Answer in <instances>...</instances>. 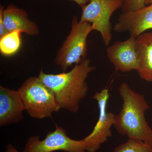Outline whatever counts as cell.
I'll return each instance as SVG.
<instances>
[{
    "label": "cell",
    "instance_id": "cell-6",
    "mask_svg": "<svg viewBox=\"0 0 152 152\" xmlns=\"http://www.w3.org/2000/svg\"><path fill=\"white\" fill-rule=\"evenodd\" d=\"M55 130L49 132L45 138L40 140L38 136L28 139L23 152H86L85 140H75L67 134L65 129L56 124Z\"/></svg>",
    "mask_w": 152,
    "mask_h": 152
},
{
    "label": "cell",
    "instance_id": "cell-17",
    "mask_svg": "<svg viewBox=\"0 0 152 152\" xmlns=\"http://www.w3.org/2000/svg\"><path fill=\"white\" fill-rule=\"evenodd\" d=\"M68 1L75 2L76 4L79 5L82 8L83 7L86 5L87 4H88L91 0H68Z\"/></svg>",
    "mask_w": 152,
    "mask_h": 152
},
{
    "label": "cell",
    "instance_id": "cell-14",
    "mask_svg": "<svg viewBox=\"0 0 152 152\" xmlns=\"http://www.w3.org/2000/svg\"><path fill=\"white\" fill-rule=\"evenodd\" d=\"M113 152H152V147L141 141L129 139L115 148Z\"/></svg>",
    "mask_w": 152,
    "mask_h": 152
},
{
    "label": "cell",
    "instance_id": "cell-19",
    "mask_svg": "<svg viewBox=\"0 0 152 152\" xmlns=\"http://www.w3.org/2000/svg\"><path fill=\"white\" fill-rule=\"evenodd\" d=\"M145 2L146 5L148 4H152V0H145Z\"/></svg>",
    "mask_w": 152,
    "mask_h": 152
},
{
    "label": "cell",
    "instance_id": "cell-9",
    "mask_svg": "<svg viewBox=\"0 0 152 152\" xmlns=\"http://www.w3.org/2000/svg\"><path fill=\"white\" fill-rule=\"evenodd\" d=\"M150 29H152V4L137 10L122 13L113 28L116 32H128L130 37L135 38Z\"/></svg>",
    "mask_w": 152,
    "mask_h": 152
},
{
    "label": "cell",
    "instance_id": "cell-10",
    "mask_svg": "<svg viewBox=\"0 0 152 152\" xmlns=\"http://www.w3.org/2000/svg\"><path fill=\"white\" fill-rule=\"evenodd\" d=\"M24 104L18 91L0 86V126L20 122L23 118Z\"/></svg>",
    "mask_w": 152,
    "mask_h": 152
},
{
    "label": "cell",
    "instance_id": "cell-3",
    "mask_svg": "<svg viewBox=\"0 0 152 152\" xmlns=\"http://www.w3.org/2000/svg\"><path fill=\"white\" fill-rule=\"evenodd\" d=\"M18 91L29 115L37 119L50 118L61 108L57 103L54 93L38 77H30Z\"/></svg>",
    "mask_w": 152,
    "mask_h": 152
},
{
    "label": "cell",
    "instance_id": "cell-15",
    "mask_svg": "<svg viewBox=\"0 0 152 152\" xmlns=\"http://www.w3.org/2000/svg\"><path fill=\"white\" fill-rule=\"evenodd\" d=\"M122 2V13L137 10L146 7L145 0H121Z\"/></svg>",
    "mask_w": 152,
    "mask_h": 152
},
{
    "label": "cell",
    "instance_id": "cell-20",
    "mask_svg": "<svg viewBox=\"0 0 152 152\" xmlns=\"http://www.w3.org/2000/svg\"><path fill=\"white\" fill-rule=\"evenodd\" d=\"M36 1H41V0H36Z\"/></svg>",
    "mask_w": 152,
    "mask_h": 152
},
{
    "label": "cell",
    "instance_id": "cell-8",
    "mask_svg": "<svg viewBox=\"0 0 152 152\" xmlns=\"http://www.w3.org/2000/svg\"><path fill=\"white\" fill-rule=\"evenodd\" d=\"M136 39L130 37L126 41H115L107 48V56L117 72H127L137 70Z\"/></svg>",
    "mask_w": 152,
    "mask_h": 152
},
{
    "label": "cell",
    "instance_id": "cell-5",
    "mask_svg": "<svg viewBox=\"0 0 152 152\" xmlns=\"http://www.w3.org/2000/svg\"><path fill=\"white\" fill-rule=\"evenodd\" d=\"M122 6L121 0H91L82 8L80 21L91 24L93 31L100 33L104 44L107 46L112 39L111 18Z\"/></svg>",
    "mask_w": 152,
    "mask_h": 152
},
{
    "label": "cell",
    "instance_id": "cell-16",
    "mask_svg": "<svg viewBox=\"0 0 152 152\" xmlns=\"http://www.w3.org/2000/svg\"><path fill=\"white\" fill-rule=\"evenodd\" d=\"M4 9L5 8L4 6H0V39L9 33L6 29L4 24L3 13Z\"/></svg>",
    "mask_w": 152,
    "mask_h": 152
},
{
    "label": "cell",
    "instance_id": "cell-7",
    "mask_svg": "<svg viewBox=\"0 0 152 152\" xmlns=\"http://www.w3.org/2000/svg\"><path fill=\"white\" fill-rule=\"evenodd\" d=\"M107 88L95 93L92 99L97 101L99 110L97 122L91 133L85 137L87 152H96L101 145L112 136V127L115 121L116 115L107 111V104L110 98Z\"/></svg>",
    "mask_w": 152,
    "mask_h": 152
},
{
    "label": "cell",
    "instance_id": "cell-1",
    "mask_svg": "<svg viewBox=\"0 0 152 152\" xmlns=\"http://www.w3.org/2000/svg\"><path fill=\"white\" fill-rule=\"evenodd\" d=\"M95 69V66H91L90 60L86 58L68 72L48 74L42 69L38 77L54 93L61 109L76 113L80 108V102L88 91L86 80Z\"/></svg>",
    "mask_w": 152,
    "mask_h": 152
},
{
    "label": "cell",
    "instance_id": "cell-11",
    "mask_svg": "<svg viewBox=\"0 0 152 152\" xmlns=\"http://www.w3.org/2000/svg\"><path fill=\"white\" fill-rule=\"evenodd\" d=\"M3 18L5 26L9 33L17 31L30 36L39 34L37 25L29 18L26 11L12 4L5 8Z\"/></svg>",
    "mask_w": 152,
    "mask_h": 152
},
{
    "label": "cell",
    "instance_id": "cell-4",
    "mask_svg": "<svg viewBox=\"0 0 152 152\" xmlns=\"http://www.w3.org/2000/svg\"><path fill=\"white\" fill-rule=\"evenodd\" d=\"M93 31L91 24L78 21L73 17L69 34L57 52L54 62L65 72L73 64H78L86 58L88 51L87 39Z\"/></svg>",
    "mask_w": 152,
    "mask_h": 152
},
{
    "label": "cell",
    "instance_id": "cell-12",
    "mask_svg": "<svg viewBox=\"0 0 152 152\" xmlns=\"http://www.w3.org/2000/svg\"><path fill=\"white\" fill-rule=\"evenodd\" d=\"M138 60L137 72L141 78L152 82V32L142 34L136 39Z\"/></svg>",
    "mask_w": 152,
    "mask_h": 152
},
{
    "label": "cell",
    "instance_id": "cell-13",
    "mask_svg": "<svg viewBox=\"0 0 152 152\" xmlns=\"http://www.w3.org/2000/svg\"><path fill=\"white\" fill-rule=\"evenodd\" d=\"M21 32L14 31L0 39V52L4 56H10L15 54L21 45Z\"/></svg>",
    "mask_w": 152,
    "mask_h": 152
},
{
    "label": "cell",
    "instance_id": "cell-2",
    "mask_svg": "<svg viewBox=\"0 0 152 152\" xmlns=\"http://www.w3.org/2000/svg\"><path fill=\"white\" fill-rule=\"evenodd\" d=\"M119 92L123 103L116 115V130L129 139L141 141L152 147V129L145 117L149 106L144 95L133 91L126 83L120 85Z\"/></svg>",
    "mask_w": 152,
    "mask_h": 152
},
{
    "label": "cell",
    "instance_id": "cell-18",
    "mask_svg": "<svg viewBox=\"0 0 152 152\" xmlns=\"http://www.w3.org/2000/svg\"><path fill=\"white\" fill-rule=\"evenodd\" d=\"M4 152H20L17 150V149L12 144H9L6 147L5 151Z\"/></svg>",
    "mask_w": 152,
    "mask_h": 152
}]
</instances>
